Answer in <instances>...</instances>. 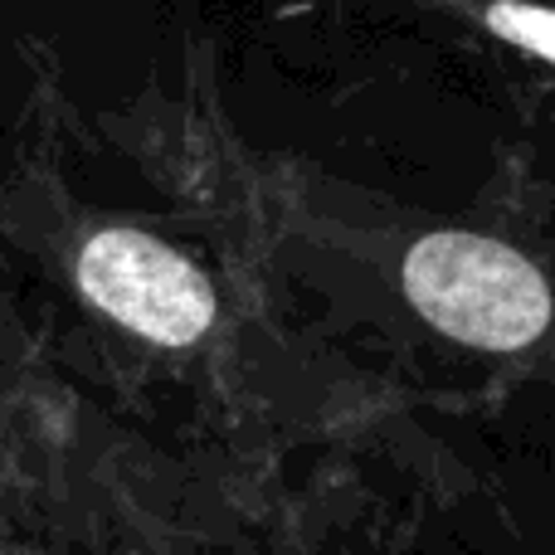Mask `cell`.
Here are the masks:
<instances>
[{
    "label": "cell",
    "instance_id": "2",
    "mask_svg": "<svg viewBox=\"0 0 555 555\" xmlns=\"http://www.w3.org/2000/svg\"><path fill=\"white\" fill-rule=\"evenodd\" d=\"M78 287L137 336L191 346L210 332L215 293L191 259L137 230H103L78 254Z\"/></svg>",
    "mask_w": 555,
    "mask_h": 555
},
{
    "label": "cell",
    "instance_id": "3",
    "mask_svg": "<svg viewBox=\"0 0 555 555\" xmlns=\"http://www.w3.org/2000/svg\"><path fill=\"white\" fill-rule=\"evenodd\" d=\"M488 29L502 35L507 44H521L555 64V10L521 5V0H498V5H488Z\"/></svg>",
    "mask_w": 555,
    "mask_h": 555
},
{
    "label": "cell",
    "instance_id": "1",
    "mask_svg": "<svg viewBox=\"0 0 555 555\" xmlns=\"http://www.w3.org/2000/svg\"><path fill=\"white\" fill-rule=\"evenodd\" d=\"M414 312L443 336L482 351H521L551 322V287L537 263L482 234L439 230L404 259Z\"/></svg>",
    "mask_w": 555,
    "mask_h": 555
}]
</instances>
